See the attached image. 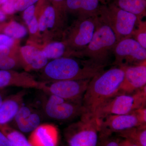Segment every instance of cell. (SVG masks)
Here are the masks:
<instances>
[{"instance_id":"14","label":"cell","mask_w":146,"mask_h":146,"mask_svg":"<svg viewBox=\"0 0 146 146\" xmlns=\"http://www.w3.org/2000/svg\"><path fill=\"white\" fill-rule=\"evenodd\" d=\"M123 67L124 77L118 95L132 94L146 86V61L138 65Z\"/></svg>"},{"instance_id":"26","label":"cell","mask_w":146,"mask_h":146,"mask_svg":"<svg viewBox=\"0 0 146 146\" xmlns=\"http://www.w3.org/2000/svg\"><path fill=\"white\" fill-rule=\"evenodd\" d=\"M132 38L146 49V22L140 20L133 31Z\"/></svg>"},{"instance_id":"13","label":"cell","mask_w":146,"mask_h":146,"mask_svg":"<svg viewBox=\"0 0 146 146\" xmlns=\"http://www.w3.org/2000/svg\"><path fill=\"white\" fill-rule=\"evenodd\" d=\"M43 117L39 110L23 104L11 121V127L22 133H31L42 124Z\"/></svg>"},{"instance_id":"30","label":"cell","mask_w":146,"mask_h":146,"mask_svg":"<svg viewBox=\"0 0 146 146\" xmlns=\"http://www.w3.org/2000/svg\"><path fill=\"white\" fill-rule=\"evenodd\" d=\"M52 5L60 13L66 15L65 3L66 0H48Z\"/></svg>"},{"instance_id":"18","label":"cell","mask_w":146,"mask_h":146,"mask_svg":"<svg viewBox=\"0 0 146 146\" xmlns=\"http://www.w3.org/2000/svg\"><path fill=\"white\" fill-rule=\"evenodd\" d=\"M25 91H20L3 100L0 104V125L8 124L15 117L24 104Z\"/></svg>"},{"instance_id":"12","label":"cell","mask_w":146,"mask_h":146,"mask_svg":"<svg viewBox=\"0 0 146 146\" xmlns=\"http://www.w3.org/2000/svg\"><path fill=\"white\" fill-rule=\"evenodd\" d=\"M99 134L112 135L130 128L143 125L135 111L130 114L121 115H108L98 119Z\"/></svg>"},{"instance_id":"1","label":"cell","mask_w":146,"mask_h":146,"mask_svg":"<svg viewBox=\"0 0 146 146\" xmlns=\"http://www.w3.org/2000/svg\"><path fill=\"white\" fill-rule=\"evenodd\" d=\"M124 75V68L117 66L103 71L91 79L82 99L84 113L82 116L95 117L98 110L118 95Z\"/></svg>"},{"instance_id":"36","label":"cell","mask_w":146,"mask_h":146,"mask_svg":"<svg viewBox=\"0 0 146 146\" xmlns=\"http://www.w3.org/2000/svg\"><path fill=\"white\" fill-rule=\"evenodd\" d=\"M0 146H11L8 138L0 131Z\"/></svg>"},{"instance_id":"40","label":"cell","mask_w":146,"mask_h":146,"mask_svg":"<svg viewBox=\"0 0 146 146\" xmlns=\"http://www.w3.org/2000/svg\"><path fill=\"white\" fill-rule=\"evenodd\" d=\"M7 1H8V0H0V5H2L3 4L5 3Z\"/></svg>"},{"instance_id":"15","label":"cell","mask_w":146,"mask_h":146,"mask_svg":"<svg viewBox=\"0 0 146 146\" xmlns=\"http://www.w3.org/2000/svg\"><path fill=\"white\" fill-rule=\"evenodd\" d=\"M46 84V82L37 81L33 76L27 72L0 70V89L17 86L43 90Z\"/></svg>"},{"instance_id":"28","label":"cell","mask_w":146,"mask_h":146,"mask_svg":"<svg viewBox=\"0 0 146 146\" xmlns=\"http://www.w3.org/2000/svg\"><path fill=\"white\" fill-rule=\"evenodd\" d=\"M40 0H18L14 5L16 11H22Z\"/></svg>"},{"instance_id":"5","label":"cell","mask_w":146,"mask_h":146,"mask_svg":"<svg viewBox=\"0 0 146 146\" xmlns=\"http://www.w3.org/2000/svg\"><path fill=\"white\" fill-rule=\"evenodd\" d=\"M146 86L130 94L116 95L105 103L95 114L97 119L108 115L130 114L136 110L145 107Z\"/></svg>"},{"instance_id":"10","label":"cell","mask_w":146,"mask_h":146,"mask_svg":"<svg viewBox=\"0 0 146 146\" xmlns=\"http://www.w3.org/2000/svg\"><path fill=\"white\" fill-rule=\"evenodd\" d=\"M114 65L118 67L138 65L146 61V49L132 38L118 42L113 50Z\"/></svg>"},{"instance_id":"19","label":"cell","mask_w":146,"mask_h":146,"mask_svg":"<svg viewBox=\"0 0 146 146\" xmlns=\"http://www.w3.org/2000/svg\"><path fill=\"white\" fill-rule=\"evenodd\" d=\"M100 0H66V13L74 14L78 18L98 16L101 6Z\"/></svg>"},{"instance_id":"24","label":"cell","mask_w":146,"mask_h":146,"mask_svg":"<svg viewBox=\"0 0 146 146\" xmlns=\"http://www.w3.org/2000/svg\"><path fill=\"white\" fill-rule=\"evenodd\" d=\"M4 32L6 35L16 40L25 37L27 33V31L24 26L12 21L5 27Z\"/></svg>"},{"instance_id":"38","label":"cell","mask_w":146,"mask_h":146,"mask_svg":"<svg viewBox=\"0 0 146 146\" xmlns=\"http://www.w3.org/2000/svg\"><path fill=\"white\" fill-rule=\"evenodd\" d=\"M6 19L5 13H4L2 11L0 10V21L3 22Z\"/></svg>"},{"instance_id":"39","label":"cell","mask_w":146,"mask_h":146,"mask_svg":"<svg viewBox=\"0 0 146 146\" xmlns=\"http://www.w3.org/2000/svg\"><path fill=\"white\" fill-rule=\"evenodd\" d=\"M4 99H3V97L2 94L1 92V91H0V104L2 102Z\"/></svg>"},{"instance_id":"35","label":"cell","mask_w":146,"mask_h":146,"mask_svg":"<svg viewBox=\"0 0 146 146\" xmlns=\"http://www.w3.org/2000/svg\"><path fill=\"white\" fill-rule=\"evenodd\" d=\"M12 54L11 48L6 46H0V58L11 55Z\"/></svg>"},{"instance_id":"7","label":"cell","mask_w":146,"mask_h":146,"mask_svg":"<svg viewBox=\"0 0 146 146\" xmlns=\"http://www.w3.org/2000/svg\"><path fill=\"white\" fill-rule=\"evenodd\" d=\"M97 16L77 18L63 33V40L72 52L85 48L91 42L98 23Z\"/></svg>"},{"instance_id":"6","label":"cell","mask_w":146,"mask_h":146,"mask_svg":"<svg viewBox=\"0 0 146 146\" xmlns=\"http://www.w3.org/2000/svg\"><path fill=\"white\" fill-rule=\"evenodd\" d=\"M99 132L97 119L82 116L80 121L66 129L65 136L69 146H97Z\"/></svg>"},{"instance_id":"31","label":"cell","mask_w":146,"mask_h":146,"mask_svg":"<svg viewBox=\"0 0 146 146\" xmlns=\"http://www.w3.org/2000/svg\"><path fill=\"white\" fill-rule=\"evenodd\" d=\"M16 43V39L5 34H0V46H6L11 48L14 47Z\"/></svg>"},{"instance_id":"32","label":"cell","mask_w":146,"mask_h":146,"mask_svg":"<svg viewBox=\"0 0 146 146\" xmlns=\"http://www.w3.org/2000/svg\"><path fill=\"white\" fill-rule=\"evenodd\" d=\"M27 25L28 27L29 32L32 35H36L37 33L39 32L38 18L36 13L32 20Z\"/></svg>"},{"instance_id":"11","label":"cell","mask_w":146,"mask_h":146,"mask_svg":"<svg viewBox=\"0 0 146 146\" xmlns=\"http://www.w3.org/2000/svg\"><path fill=\"white\" fill-rule=\"evenodd\" d=\"M38 18L39 32H51L52 36H62L65 32L66 15L60 13L48 3L39 13Z\"/></svg>"},{"instance_id":"33","label":"cell","mask_w":146,"mask_h":146,"mask_svg":"<svg viewBox=\"0 0 146 146\" xmlns=\"http://www.w3.org/2000/svg\"><path fill=\"white\" fill-rule=\"evenodd\" d=\"M15 2L13 0H8L2 5L1 8L2 11L5 13L7 14H11L16 11L14 5Z\"/></svg>"},{"instance_id":"8","label":"cell","mask_w":146,"mask_h":146,"mask_svg":"<svg viewBox=\"0 0 146 146\" xmlns=\"http://www.w3.org/2000/svg\"><path fill=\"white\" fill-rule=\"evenodd\" d=\"M44 117L54 121H67L81 116L84 110L82 104L49 95L42 104Z\"/></svg>"},{"instance_id":"22","label":"cell","mask_w":146,"mask_h":146,"mask_svg":"<svg viewBox=\"0 0 146 146\" xmlns=\"http://www.w3.org/2000/svg\"><path fill=\"white\" fill-rule=\"evenodd\" d=\"M118 136L140 146H146V124L118 132Z\"/></svg>"},{"instance_id":"29","label":"cell","mask_w":146,"mask_h":146,"mask_svg":"<svg viewBox=\"0 0 146 146\" xmlns=\"http://www.w3.org/2000/svg\"><path fill=\"white\" fill-rule=\"evenodd\" d=\"M23 18L27 25L30 23L35 15L36 7L35 5L31 6L23 11Z\"/></svg>"},{"instance_id":"25","label":"cell","mask_w":146,"mask_h":146,"mask_svg":"<svg viewBox=\"0 0 146 146\" xmlns=\"http://www.w3.org/2000/svg\"><path fill=\"white\" fill-rule=\"evenodd\" d=\"M14 55L0 58V70H11L22 66L20 57Z\"/></svg>"},{"instance_id":"2","label":"cell","mask_w":146,"mask_h":146,"mask_svg":"<svg viewBox=\"0 0 146 146\" xmlns=\"http://www.w3.org/2000/svg\"><path fill=\"white\" fill-rule=\"evenodd\" d=\"M78 58L62 57L48 62L42 69V78L47 83L88 79L104 71V66L97 65L87 59Z\"/></svg>"},{"instance_id":"21","label":"cell","mask_w":146,"mask_h":146,"mask_svg":"<svg viewBox=\"0 0 146 146\" xmlns=\"http://www.w3.org/2000/svg\"><path fill=\"white\" fill-rule=\"evenodd\" d=\"M113 3L123 10L134 14L140 20L146 15V0H113Z\"/></svg>"},{"instance_id":"37","label":"cell","mask_w":146,"mask_h":146,"mask_svg":"<svg viewBox=\"0 0 146 146\" xmlns=\"http://www.w3.org/2000/svg\"><path fill=\"white\" fill-rule=\"evenodd\" d=\"M118 140L120 146H140L123 138L121 140Z\"/></svg>"},{"instance_id":"4","label":"cell","mask_w":146,"mask_h":146,"mask_svg":"<svg viewBox=\"0 0 146 146\" xmlns=\"http://www.w3.org/2000/svg\"><path fill=\"white\" fill-rule=\"evenodd\" d=\"M98 17L106 24L115 33L117 42L132 38L134 30L140 19L136 15L123 10L113 3L108 5H101Z\"/></svg>"},{"instance_id":"17","label":"cell","mask_w":146,"mask_h":146,"mask_svg":"<svg viewBox=\"0 0 146 146\" xmlns=\"http://www.w3.org/2000/svg\"><path fill=\"white\" fill-rule=\"evenodd\" d=\"M58 133L52 124H41L31 132L29 141L33 146H56Z\"/></svg>"},{"instance_id":"9","label":"cell","mask_w":146,"mask_h":146,"mask_svg":"<svg viewBox=\"0 0 146 146\" xmlns=\"http://www.w3.org/2000/svg\"><path fill=\"white\" fill-rule=\"evenodd\" d=\"M91 79L61 80L46 83L42 91L49 95L82 104L84 95Z\"/></svg>"},{"instance_id":"23","label":"cell","mask_w":146,"mask_h":146,"mask_svg":"<svg viewBox=\"0 0 146 146\" xmlns=\"http://www.w3.org/2000/svg\"><path fill=\"white\" fill-rule=\"evenodd\" d=\"M0 131L8 138L11 146H33L23 133L9 124L0 125Z\"/></svg>"},{"instance_id":"34","label":"cell","mask_w":146,"mask_h":146,"mask_svg":"<svg viewBox=\"0 0 146 146\" xmlns=\"http://www.w3.org/2000/svg\"><path fill=\"white\" fill-rule=\"evenodd\" d=\"M135 112L141 122L143 124H146V107L141 108L136 110Z\"/></svg>"},{"instance_id":"20","label":"cell","mask_w":146,"mask_h":146,"mask_svg":"<svg viewBox=\"0 0 146 146\" xmlns=\"http://www.w3.org/2000/svg\"><path fill=\"white\" fill-rule=\"evenodd\" d=\"M40 49L48 59L71 57L72 53L66 43L63 41L50 42L44 48Z\"/></svg>"},{"instance_id":"3","label":"cell","mask_w":146,"mask_h":146,"mask_svg":"<svg viewBox=\"0 0 146 146\" xmlns=\"http://www.w3.org/2000/svg\"><path fill=\"white\" fill-rule=\"evenodd\" d=\"M117 43L112 30L98 17L96 27L91 42L84 49L72 52L71 56L87 59L106 67L110 56Z\"/></svg>"},{"instance_id":"27","label":"cell","mask_w":146,"mask_h":146,"mask_svg":"<svg viewBox=\"0 0 146 146\" xmlns=\"http://www.w3.org/2000/svg\"><path fill=\"white\" fill-rule=\"evenodd\" d=\"M97 146H120L118 139L111 137V135L99 134L98 141Z\"/></svg>"},{"instance_id":"16","label":"cell","mask_w":146,"mask_h":146,"mask_svg":"<svg viewBox=\"0 0 146 146\" xmlns=\"http://www.w3.org/2000/svg\"><path fill=\"white\" fill-rule=\"evenodd\" d=\"M20 59L22 66L26 71L43 69L48 63V60L40 48L33 45L23 46L20 49Z\"/></svg>"},{"instance_id":"41","label":"cell","mask_w":146,"mask_h":146,"mask_svg":"<svg viewBox=\"0 0 146 146\" xmlns=\"http://www.w3.org/2000/svg\"><path fill=\"white\" fill-rule=\"evenodd\" d=\"M102 1V0H100V1Z\"/></svg>"}]
</instances>
